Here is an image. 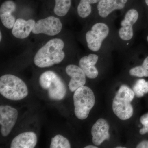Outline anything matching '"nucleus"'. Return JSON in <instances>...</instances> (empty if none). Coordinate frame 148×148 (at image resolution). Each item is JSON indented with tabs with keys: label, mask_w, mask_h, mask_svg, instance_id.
<instances>
[{
	"label": "nucleus",
	"mask_w": 148,
	"mask_h": 148,
	"mask_svg": "<svg viewBox=\"0 0 148 148\" xmlns=\"http://www.w3.org/2000/svg\"><path fill=\"white\" fill-rule=\"evenodd\" d=\"M64 47V43L62 40L54 38L50 40L37 51L34 63L41 68L59 64L65 58V53L63 51Z\"/></svg>",
	"instance_id": "nucleus-1"
},
{
	"label": "nucleus",
	"mask_w": 148,
	"mask_h": 148,
	"mask_svg": "<svg viewBox=\"0 0 148 148\" xmlns=\"http://www.w3.org/2000/svg\"><path fill=\"white\" fill-rule=\"evenodd\" d=\"M0 93L5 98L12 101H19L28 95V88L22 80L10 74L0 78Z\"/></svg>",
	"instance_id": "nucleus-2"
},
{
	"label": "nucleus",
	"mask_w": 148,
	"mask_h": 148,
	"mask_svg": "<svg viewBox=\"0 0 148 148\" xmlns=\"http://www.w3.org/2000/svg\"><path fill=\"white\" fill-rule=\"evenodd\" d=\"M135 94L133 90L129 87L122 85L115 96L112 103L113 111L122 120L129 119L133 115V109L131 102Z\"/></svg>",
	"instance_id": "nucleus-3"
},
{
	"label": "nucleus",
	"mask_w": 148,
	"mask_h": 148,
	"mask_svg": "<svg viewBox=\"0 0 148 148\" xmlns=\"http://www.w3.org/2000/svg\"><path fill=\"white\" fill-rule=\"evenodd\" d=\"M39 84L47 90L49 97L53 101H61L65 98L66 88L60 77L52 71H47L40 76Z\"/></svg>",
	"instance_id": "nucleus-4"
},
{
	"label": "nucleus",
	"mask_w": 148,
	"mask_h": 148,
	"mask_svg": "<svg viewBox=\"0 0 148 148\" xmlns=\"http://www.w3.org/2000/svg\"><path fill=\"white\" fill-rule=\"evenodd\" d=\"M75 113L78 119H86L95 103L94 93L87 86L79 88L73 95Z\"/></svg>",
	"instance_id": "nucleus-5"
},
{
	"label": "nucleus",
	"mask_w": 148,
	"mask_h": 148,
	"mask_svg": "<svg viewBox=\"0 0 148 148\" xmlns=\"http://www.w3.org/2000/svg\"><path fill=\"white\" fill-rule=\"evenodd\" d=\"M109 33V28L106 24L102 23L94 24L91 30L88 32L86 35L88 48L93 51L99 50Z\"/></svg>",
	"instance_id": "nucleus-6"
},
{
	"label": "nucleus",
	"mask_w": 148,
	"mask_h": 148,
	"mask_svg": "<svg viewBox=\"0 0 148 148\" xmlns=\"http://www.w3.org/2000/svg\"><path fill=\"white\" fill-rule=\"evenodd\" d=\"M18 111L8 106H0L1 132L3 137L9 135L18 118Z\"/></svg>",
	"instance_id": "nucleus-7"
},
{
	"label": "nucleus",
	"mask_w": 148,
	"mask_h": 148,
	"mask_svg": "<svg viewBox=\"0 0 148 148\" xmlns=\"http://www.w3.org/2000/svg\"><path fill=\"white\" fill-rule=\"evenodd\" d=\"M62 24L60 19L53 16L40 19L35 24L33 34H43L50 36L58 34L61 32Z\"/></svg>",
	"instance_id": "nucleus-8"
},
{
	"label": "nucleus",
	"mask_w": 148,
	"mask_h": 148,
	"mask_svg": "<svg viewBox=\"0 0 148 148\" xmlns=\"http://www.w3.org/2000/svg\"><path fill=\"white\" fill-rule=\"evenodd\" d=\"M66 71L71 77L69 86L71 92H74L79 88L84 86L86 82V75L80 67L76 65H69L66 67Z\"/></svg>",
	"instance_id": "nucleus-9"
},
{
	"label": "nucleus",
	"mask_w": 148,
	"mask_h": 148,
	"mask_svg": "<svg viewBox=\"0 0 148 148\" xmlns=\"http://www.w3.org/2000/svg\"><path fill=\"white\" fill-rule=\"evenodd\" d=\"M110 126L106 120L100 119L94 123L91 128V135L93 144L99 146L106 140L110 139Z\"/></svg>",
	"instance_id": "nucleus-10"
},
{
	"label": "nucleus",
	"mask_w": 148,
	"mask_h": 148,
	"mask_svg": "<svg viewBox=\"0 0 148 148\" xmlns=\"http://www.w3.org/2000/svg\"><path fill=\"white\" fill-rule=\"evenodd\" d=\"M16 5L13 1H7L1 5L0 8V18L3 25L8 29L13 28L15 18L12 14L16 10Z\"/></svg>",
	"instance_id": "nucleus-11"
},
{
	"label": "nucleus",
	"mask_w": 148,
	"mask_h": 148,
	"mask_svg": "<svg viewBox=\"0 0 148 148\" xmlns=\"http://www.w3.org/2000/svg\"><path fill=\"white\" fill-rule=\"evenodd\" d=\"M38 138L35 132H26L19 134L14 138L11 148H34L36 145Z\"/></svg>",
	"instance_id": "nucleus-12"
},
{
	"label": "nucleus",
	"mask_w": 148,
	"mask_h": 148,
	"mask_svg": "<svg viewBox=\"0 0 148 148\" xmlns=\"http://www.w3.org/2000/svg\"><path fill=\"white\" fill-rule=\"evenodd\" d=\"M35 24L36 22L33 19L26 21L22 18H18L15 21L12 33L17 38H25L29 36L32 32Z\"/></svg>",
	"instance_id": "nucleus-13"
},
{
	"label": "nucleus",
	"mask_w": 148,
	"mask_h": 148,
	"mask_svg": "<svg viewBox=\"0 0 148 148\" xmlns=\"http://www.w3.org/2000/svg\"><path fill=\"white\" fill-rule=\"evenodd\" d=\"M127 1V0H100L97 6L99 15L105 18L116 10L124 8Z\"/></svg>",
	"instance_id": "nucleus-14"
},
{
	"label": "nucleus",
	"mask_w": 148,
	"mask_h": 148,
	"mask_svg": "<svg viewBox=\"0 0 148 148\" xmlns=\"http://www.w3.org/2000/svg\"><path fill=\"white\" fill-rule=\"evenodd\" d=\"M98 59V56L96 54H90L88 56L83 57L80 60L79 67L88 78L94 79L98 76V71L95 65Z\"/></svg>",
	"instance_id": "nucleus-15"
},
{
	"label": "nucleus",
	"mask_w": 148,
	"mask_h": 148,
	"mask_svg": "<svg viewBox=\"0 0 148 148\" xmlns=\"http://www.w3.org/2000/svg\"><path fill=\"white\" fill-rule=\"evenodd\" d=\"M100 0H80L78 6V14L82 18H86L90 15L91 12L90 4L96 3Z\"/></svg>",
	"instance_id": "nucleus-16"
},
{
	"label": "nucleus",
	"mask_w": 148,
	"mask_h": 148,
	"mask_svg": "<svg viewBox=\"0 0 148 148\" xmlns=\"http://www.w3.org/2000/svg\"><path fill=\"white\" fill-rule=\"evenodd\" d=\"M71 0H55L53 11L59 16H65L71 8Z\"/></svg>",
	"instance_id": "nucleus-17"
},
{
	"label": "nucleus",
	"mask_w": 148,
	"mask_h": 148,
	"mask_svg": "<svg viewBox=\"0 0 148 148\" xmlns=\"http://www.w3.org/2000/svg\"><path fill=\"white\" fill-rule=\"evenodd\" d=\"M51 148H70L71 144L69 140L60 135H56L51 140Z\"/></svg>",
	"instance_id": "nucleus-18"
},
{
	"label": "nucleus",
	"mask_w": 148,
	"mask_h": 148,
	"mask_svg": "<svg viewBox=\"0 0 148 148\" xmlns=\"http://www.w3.org/2000/svg\"><path fill=\"white\" fill-rule=\"evenodd\" d=\"M139 14L135 9H131L127 12L124 19L121 21V25L122 27L132 26L138 20Z\"/></svg>",
	"instance_id": "nucleus-19"
},
{
	"label": "nucleus",
	"mask_w": 148,
	"mask_h": 148,
	"mask_svg": "<svg viewBox=\"0 0 148 148\" xmlns=\"http://www.w3.org/2000/svg\"><path fill=\"white\" fill-rule=\"evenodd\" d=\"M133 90L138 98L143 97L148 92V82L144 79L138 80L133 86Z\"/></svg>",
	"instance_id": "nucleus-20"
},
{
	"label": "nucleus",
	"mask_w": 148,
	"mask_h": 148,
	"mask_svg": "<svg viewBox=\"0 0 148 148\" xmlns=\"http://www.w3.org/2000/svg\"><path fill=\"white\" fill-rule=\"evenodd\" d=\"M119 37L124 40H128L133 37V31L132 26L122 27L119 32Z\"/></svg>",
	"instance_id": "nucleus-21"
},
{
	"label": "nucleus",
	"mask_w": 148,
	"mask_h": 148,
	"mask_svg": "<svg viewBox=\"0 0 148 148\" xmlns=\"http://www.w3.org/2000/svg\"><path fill=\"white\" fill-rule=\"evenodd\" d=\"M130 74L133 76L142 77H148V70L144 68L143 66H139L131 69L130 71Z\"/></svg>",
	"instance_id": "nucleus-22"
},
{
	"label": "nucleus",
	"mask_w": 148,
	"mask_h": 148,
	"mask_svg": "<svg viewBox=\"0 0 148 148\" xmlns=\"http://www.w3.org/2000/svg\"><path fill=\"white\" fill-rule=\"evenodd\" d=\"M140 121L143 125V127L140 130L141 135H145L148 132V113L145 114L140 118Z\"/></svg>",
	"instance_id": "nucleus-23"
},
{
	"label": "nucleus",
	"mask_w": 148,
	"mask_h": 148,
	"mask_svg": "<svg viewBox=\"0 0 148 148\" xmlns=\"http://www.w3.org/2000/svg\"><path fill=\"white\" fill-rule=\"evenodd\" d=\"M137 148H148V141H143L137 146Z\"/></svg>",
	"instance_id": "nucleus-24"
},
{
	"label": "nucleus",
	"mask_w": 148,
	"mask_h": 148,
	"mask_svg": "<svg viewBox=\"0 0 148 148\" xmlns=\"http://www.w3.org/2000/svg\"><path fill=\"white\" fill-rule=\"evenodd\" d=\"M142 66H143L145 69L148 70V56L144 60Z\"/></svg>",
	"instance_id": "nucleus-25"
},
{
	"label": "nucleus",
	"mask_w": 148,
	"mask_h": 148,
	"mask_svg": "<svg viewBox=\"0 0 148 148\" xmlns=\"http://www.w3.org/2000/svg\"><path fill=\"white\" fill-rule=\"evenodd\" d=\"M85 148H98V147L93 145H88L85 147Z\"/></svg>",
	"instance_id": "nucleus-26"
},
{
	"label": "nucleus",
	"mask_w": 148,
	"mask_h": 148,
	"mask_svg": "<svg viewBox=\"0 0 148 148\" xmlns=\"http://www.w3.org/2000/svg\"><path fill=\"white\" fill-rule=\"evenodd\" d=\"M2 39V34L1 32V33H0V41Z\"/></svg>",
	"instance_id": "nucleus-27"
},
{
	"label": "nucleus",
	"mask_w": 148,
	"mask_h": 148,
	"mask_svg": "<svg viewBox=\"0 0 148 148\" xmlns=\"http://www.w3.org/2000/svg\"><path fill=\"white\" fill-rule=\"evenodd\" d=\"M145 2L147 5L148 6V0H145Z\"/></svg>",
	"instance_id": "nucleus-28"
},
{
	"label": "nucleus",
	"mask_w": 148,
	"mask_h": 148,
	"mask_svg": "<svg viewBox=\"0 0 148 148\" xmlns=\"http://www.w3.org/2000/svg\"><path fill=\"white\" fill-rule=\"evenodd\" d=\"M116 148H125L124 147H116Z\"/></svg>",
	"instance_id": "nucleus-29"
},
{
	"label": "nucleus",
	"mask_w": 148,
	"mask_h": 148,
	"mask_svg": "<svg viewBox=\"0 0 148 148\" xmlns=\"http://www.w3.org/2000/svg\"><path fill=\"white\" fill-rule=\"evenodd\" d=\"M147 41H148V36L147 37Z\"/></svg>",
	"instance_id": "nucleus-30"
}]
</instances>
